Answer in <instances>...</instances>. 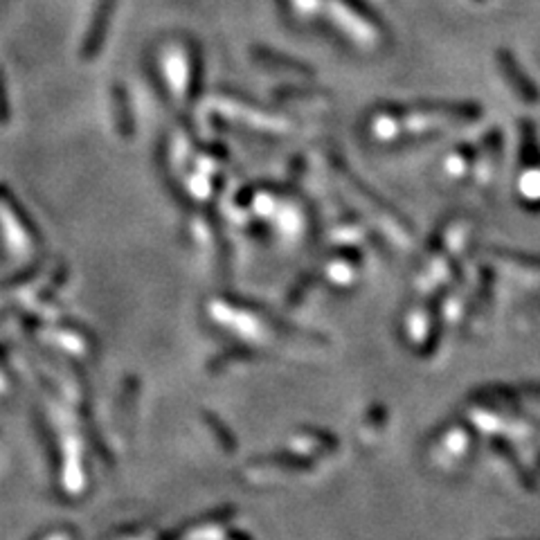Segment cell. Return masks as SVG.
<instances>
[{"mask_svg": "<svg viewBox=\"0 0 540 540\" xmlns=\"http://www.w3.org/2000/svg\"><path fill=\"white\" fill-rule=\"evenodd\" d=\"M500 68H502V74L509 79V83H511L513 92H516L520 100L525 101H538V92H536L534 83L529 82V79L525 77V74L518 70L516 61L511 59V55L509 52H500Z\"/></svg>", "mask_w": 540, "mask_h": 540, "instance_id": "1", "label": "cell"}]
</instances>
